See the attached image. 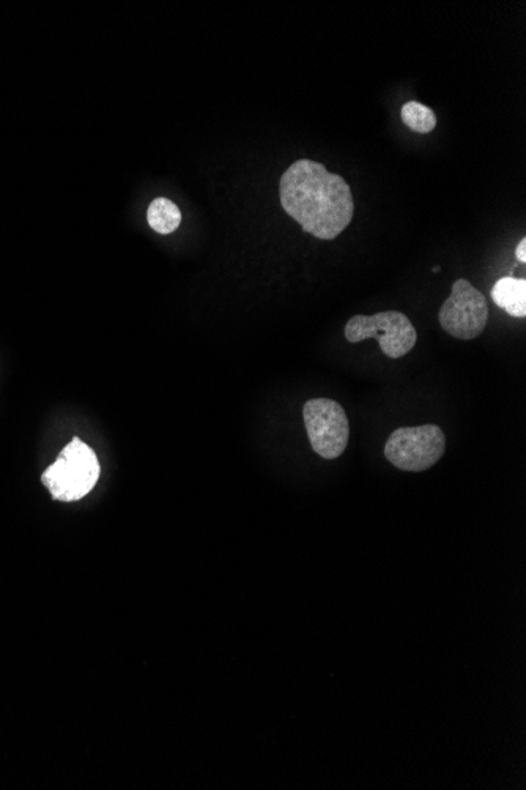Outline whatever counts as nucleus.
<instances>
[{
  "instance_id": "1",
  "label": "nucleus",
  "mask_w": 526,
  "mask_h": 790,
  "mask_svg": "<svg viewBox=\"0 0 526 790\" xmlns=\"http://www.w3.org/2000/svg\"><path fill=\"white\" fill-rule=\"evenodd\" d=\"M282 209L315 239L334 240L349 228L355 213L352 188L308 158H301L282 174L279 182Z\"/></svg>"
},
{
  "instance_id": "2",
  "label": "nucleus",
  "mask_w": 526,
  "mask_h": 790,
  "mask_svg": "<svg viewBox=\"0 0 526 790\" xmlns=\"http://www.w3.org/2000/svg\"><path fill=\"white\" fill-rule=\"evenodd\" d=\"M100 472L95 451L75 437L60 451L56 463L45 470L41 483L46 486L52 499L76 502L95 488Z\"/></svg>"
},
{
  "instance_id": "3",
  "label": "nucleus",
  "mask_w": 526,
  "mask_h": 790,
  "mask_svg": "<svg viewBox=\"0 0 526 790\" xmlns=\"http://www.w3.org/2000/svg\"><path fill=\"white\" fill-rule=\"evenodd\" d=\"M446 436L434 423L412 428H399L389 434L385 458L405 472H424L443 458Z\"/></svg>"
},
{
  "instance_id": "4",
  "label": "nucleus",
  "mask_w": 526,
  "mask_h": 790,
  "mask_svg": "<svg viewBox=\"0 0 526 790\" xmlns=\"http://www.w3.org/2000/svg\"><path fill=\"white\" fill-rule=\"evenodd\" d=\"M345 338L352 344L375 338L383 354L397 360L416 346L418 333L404 313L389 310L374 316H353L345 325Z\"/></svg>"
},
{
  "instance_id": "5",
  "label": "nucleus",
  "mask_w": 526,
  "mask_h": 790,
  "mask_svg": "<svg viewBox=\"0 0 526 790\" xmlns=\"http://www.w3.org/2000/svg\"><path fill=\"white\" fill-rule=\"evenodd\" d=\"M303 420L312 450L323 459H338L349 445L350 422L344 407L330 398L309 399Z\"/></svg>"
},
{
  "instance_id": "6",
  "label": "nucleus",
  "mask_w": 526,
  "mask_h": 790,
  "mask_svg": "<svg viewBox=\"0 0 526 790\" xmlns=\"http://www.w3.org/2000/svg\"><path fill=\"white\" fill-rule=\"evenodd\" d=\"M441 327L457 340L470 341L481 336L489 321L486 295L473 284L460 278L452 284V292L438 313Z\"/></svg>"
},
{
  "instance_id": "7",
  "label": "nucleus",
  "mask_w": 526,
  "mask_h": 790,
  "mask_svg": "<svg viewBox=\"0 0 526 790\" xmlns=\"http://www.w3.org/2000/svg\"><path fill=\"white\" fill-rule=\"evenodd\" d=\"M492 300L509 316L523 319L526 316V281L523 278L504 276L493 284Z\"/></svg>"
},
{
  "instance_id": "8",
  "label": "nucleus",
  "mask_w": 526,
  "mask_h": 790,
  "mask_svg": "<svg viewBox=\"0 0 526 790\" xmlns=\"http://www.w3.org/2000/svg\"><path fill=\"white\" fill-rule=\"evenodd\" d=\"M147 221L158 234H172L182 223V213L171 199L156 198L147 210Z\"/></svg>"
},
{
  "instance_id": "9",
  "label": "nucleus",
  "mask_w": 526,
  "mask_h": 790,
  "mask_svg": "<svg viewBox=\"0 0 526 790\" xmlns=\"http://www.w3.org/2000/svg\"><path fill=\"white\" fill-rule=\"evenodd\" d=\"M402 122L405 127L419 133L429 135L437 127V116L429 106L421 105L418 101H408L401 109Z\"/></svg>"
},
{
  "instance_id": "10",
  "label": "nucleus",
  "mask_w": 526,
  "mask_h": 790,
  "mask_svg": "<svg viewBox=\"0 0 526 790\" xmlns=\"http://www.w3.org/2000/svg\"><path fill=\"white\" fill-rule=\"evenodd\" d=\"M515 258L519 259L522 264L526 262V239L520 240L519 245L515 248Z\"/></svg>"
},
{
  "instance_id": "11",
  "label": "nucleus",
  "mask_w": 526,
  "mask_h": 790,
  "mask_svg": "<svg viewBox=\"0 0 526 790\" xmlns=\"http://www.w3.org/2000/svg\"><path fill=\"white\" fill-rule=\"evenodd\" d=\"M434 272H435V273H438V272H440V267H438V265H437V267H434Z\"/></svg>"
}]
</instances>
